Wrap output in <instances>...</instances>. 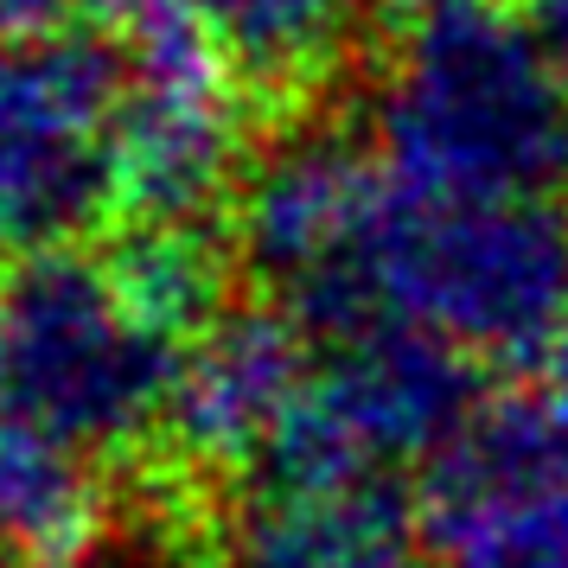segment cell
I'll return each mask as SVG.
<instances>
[{"label": "cell", "instance_id": "6da1fadb", "mask_svg": "<svg viewBox=\"0 0 568 568\" xmlns=\"http://www.w3.org/2000/svg\"><path fill=\"white\" fill-rule=\"evenodd\" d=\"M364 103L389 180L409 192L568 199V90L498 0L377 27Z\"/></svg>", "mask_w": 568, "mask_h": 568}, {"label": "cell", "instance_id": "7a4b0ae2", "mask_svg": "<svg viewBox=\"0 0 568 568\" xmlns=\"http://www.w3.org/2000/svg\"><path fill=\"white\" fill-rule=\"evenodd\" d=\"M371 275L396 320L454 338L479 364H542L568 313V199L409 192L389 180Z\"/></svg>", "mask_w": 568, "mask_h": 568}, {"label": "cell", "instance_id": "3957f363", "mask_svg": "<svg viewBox=\"0 0 568 568\" xmlns=\"http://www.w3.org/2000/svg\"><path fill=\"white\" fill-rule=\"evenodd\" d=\"M7 307V409L97 460L148 454L180 384L185 345L148 326L103 256L45 250L0 282Z\"/></svg>", "mask_w": 568, "mask_h": 568}, {"label": "cell", "instance_id": "277c9868", "mask_svg": "<svg viewBox=\"0 0 568 568\" xmlns=\"http://www.w3.org/2000/svg\"><path fill=\"white\" fill-rule=\"evenodd\" d=\"M129 90L122 32L52 27L0 39V256L78 250L122 224L115 115Z\"/></svg>", "mask_w": 568, "mask_h": 568}, {"label": "cell", "instance_id": "5b68a950", "mask_svg": "<svg viewBox=\"0 0 568 568\" xmlns=\"http://www.w3.org/2000/svg\"><path fill=\"white\" fill-rule=\"evenodd\" d=\"M307 377H313L307 326L282 301L243 294L185 345L166 422H160L154 447L141 460L231 491L236 505V486L256 460V447L287 415V403L307 389Z\"/></svg>", "mask_w": 568, "mask_h": 568}, {"label": "cell", "instance_id": "8992f818", "mask_svg": "<svg viewBox=\"0 0 568 568\" xmlns=\"http://www.w3.org/2000/svg\"><path fill=\"white\" fill-rule=\"evenodd\" d=\"M313 389L364 447V460L377 473H403L435 460L486 403V364L415 320H377L338 345H320Z\"/></svg>", "mask_w": 568, "mask_h": 568}, {"label": "cell", "instance_id": "52a82bcc", "mask_svg": "<svg viewBox=\"0 0 568 568\" xmlns=\"http://www.w3.org/2000/svg\"><path fill=\"white\" fill-rule=\"evenodd\" d=\"M211 32L250 103L262 115H287L333 97H364L377 7L371 0H185Z\"/></svg>", "mask_w": 568, "mask_h": 568}, {"label": "cell", "instance_id": "ba28073f", "mask_svg": "<svg viewBox=\"0 0 568 568\" xmlns=\"http://www.w3.org/2000/svg\"><path fill=\"white\" fill-rule=\"evenodd\" d=\"M568 486V409L549 389H498L460 422V435L415 466V511L435 549L479 517Z\"/></svg>", "mask_w": 568, "mask_h": 568}, {"label": "cell", "instance_id": "9c48e42d", "mask_svg": "<svg viewBox=\"0 0 568 568\" xmlns=\"http://www.w3.org/2000/svg\"><path fill=\"white\" fill-rule=\"evenodd\" d=\"M224 568H435L403 473L313 498H243L224 524Z\"/></svg>", "mask_w": 568, "mask_h": 568}, {"label": "cell", "instance_id": "30bf717a", "mask_svg": "<svg viewBox=\"0 0 568 568\" xmlns=\"http://www.w3.org/2000/svg\"><path fill=\"white\" fill-rule=\"evenodd\" d=\"M115 505V473L52 428L0 409V568H64Z\"/></svg>", "mask_w": 568, "mask_h": 568}, {"label": "cell", "instance_id": "8fae6325", "mask_svg": "<svg viewBox=\"0 0 568 568\" xmlns=\"http://www.w3.org/2000/svg\"><path fill=\"white\" fill-rule=\"evenodd\" d=\"M103 268L129 294V307L180 345L243 301L236 287H250L224 217H122L109 231Z\"/></svg>", "mask_w": 568, "mask_h": 568}, {"label": "cell", "instance_id": "7c38bea8", "mask_svg": "<svg viewBox=\"0 0 568 568\" xmlns=\"http://www.w3.org/2000/svg\"><path fill=\"white\" fill-rule=\"evenodd\" d=\"M435 568H568V486H549L524 505L440 537Z\"/></svg>", "mask_w": 568, "mask_h": 568}, {"label": "cell", "instance_id": "4fadbf2b", "mask_svg": "<svg viewBox=\"0 0 568 568\" xmlns=\"http://www.w3.org/2000/svg\"><path fill=\"white\" fill-rule=\"evenodd\" d=\"M83 7H103V0H0V39L71 27V20H78Z\"/></svg>", "mask_w": 568, "mask_h": 568}, {"label": "cell", "instance_id": "5bb4252c", "mask_svg": "<svg viewBox=\"0 0 568 568\" xmlns=\"http://www.w3.org/2000/svg\"><path fill=\"white\" fill-rule=\"evenodd\" d=\"M517 7H524V27L537 32L549 71H556L562 90H568V0H517Z\"/></svg>", "mask_w": 568, "mask_h": 568}, {"label": "cell", "instance_id": "9a60e30c", "mask_svg": "<svg viewBox=\"0 0 568 568\" xmlns=\"http://www.w3.org/2000/svg\"><path fill=\"white\" fill-rule=\"evenodd\" d=\"M377 7V20H415V13H435V7H473V0H371Z\"/></svg>", "mask_w": 568, "mask_h": 568}, {"label": "cell", "instance_id": "2e32d148", "mask_svg": "<svg viewBox=\"0 0 568 568\" xmlns=\"http://www.w3.org/2000/svg\"><path fill=\"white\" fill-rule=\"evenodd\" d=\"M549 396L568 409V313H562V333L549 345Z\"/></svg>", "mask_w": 568, "mask_h": 568}, {"label": "cell", "instance_id": "e0dca14e", "mask_svg": "<svg viewBox=\"0 0 568 568\" xmlns=\"http://www.w3.org/2000/svg\"><path fill=\"white\" fill-rule=\"evenodd\" d=\"M0 403H7V307H0Z\"/></svg>", "mask_w": 568, "mask_h": 568}]
</instances>
